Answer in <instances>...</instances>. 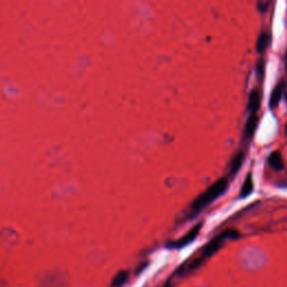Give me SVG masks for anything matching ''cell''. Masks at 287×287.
I'll list each match as a JSON object with an SVG mask.
<instances>
[{
    "label": "cell",
    "mask_w": 287,
    "mask_h": 287,
    "mask_svg": "<svg viewBox=\"0 0 287 287\" xmlns=\"http://www.w3.org/2000/svg\"><path fill=\"white\" fill-rule=\"evenodd\" d=\"M227 186H228L227 178L223 177L218 179L216 183H213L211 186H209L206 191L200 194V196H198L196 200L191 203V208L196 211L202 210V209L206 208L209 203L215 201L220 194L225 192Z\"/></svg>",
    "instance_id": "1"
},
{
    "label": "cell",
    "mask_w": 287,
    "mask_h": 287,
    "mask_svg": "<svg viewBox=\"0 0 287 287\" xmlns=\"http://www.w3.org/2000/svg\"><path fill=\"white\" fill-rule=\"evenodd\" d=\"M226 235H225V232L221 233L220 236H218L216 237L215 239H212L210 242H208V244L204 246V248L202 249V252H201V258H207V257H210L211 255L215 254V252L219 249V248L221 247L222 245V242L223 240L226 239Z\"/></svg>",
    "instance_id": "2"
},
{
    "label": "cell",
    "mask_w": 287,
    "mask_h": 287,
    "mask_svg": "<svg viewBox=\"0 0 287 287\" xmlns=\"http://www.w3.org/2000/svg\"><path fill=\"white\" fill-rule=\"evenodd\" d=\"M200 229H201V225H198L194 228H192V229L189 230L185 236L182 237L181 239H178L177 241H175L173 246L176 247V248H182L184 246L191 244V242L196 239L197 236L199 235V231H200Z\"/></svg>",
    "instance_id": "3"
},
{
    "label": "cell",
    "mask_w": 287,
    "mask_h": 287,
    "mask_svg": "<svg viewBox=\"0 0 287 287\" xmlns=\"http://www.w3.org/2000/svg\"><path fill=\"white\" fill-rule=\"evenodd\" d=\"M261 97L259 91L254 90L249 94V99H248V110H249L250 115L252 114H256L257 111L259 110V107H260V100Z\"/></svg>",
    "instance_id": "4"
},
{
    "label": "cell",
    "mask_w": 287,
    "mask_h": 287,
    "mask_svg": "<svg viewBox=\"0 0 287 287\" xmlns=\"http://www.w3.org/2000/svg\"><path fill=\"white\" fill-rule=\"evenodd\" d=\"M257 126H258V116H257L256 114H252L249 116V118H248L247 123H246L245 135L248 136V137H250V136L254 135Z\"/></svg>",
    "instance_id": "5"
},
{
    "label": "cell",
    "mask_w": 287,
    "mask_h": 287,
    "mask_svg": "<svg viewBox=\"0 0 287 287\" xmlns=\"http://www.w3.org/2000/svg\"><path fill=\"white\" fill-rule=\"evenodd\" d=\"M269 42H270V36L269 34L267 33H261L260 35L257 38V42H256V50L258 53H262L264 52L267 47L269 45Z\"/></svg>",
    "instance_id": "6"
},
{
    "label": "cell",
    "mask_w": 287,
    "mask_h": 287,
    "mask_svg": "<svg viewBox=\"0 0 287 287\" xmlns=\"http://www.w3.org/2000/svg\"><path fill=\"white\" fill-rule=\"evenodd\" d=\"M269 165L271 167H274L277 171H280L281 168L284 167V163H283V158H281V155L278 152L273 153L268 158Z\"/></svg>",
    "instance_id": "7"
},
{
    "label": "cell",
    "mask_w": 287,
    "mask_h": 287,
    "mask_svg": "<svg viewBox=\"0 0 287 287\" xmlns=\"http://www.w3.org/2000/svg\"><path fill=\"white\" fill-rule=\"evenodd\" d=\"M281 95H283V87H281L280 85L276 86L275 90L273 91V93H271L270 95V101H269L270 108L274 109L279 105V102L281 100Z\"/></svg>",
    "instance_id": "8"
},
{
    "label": "cell",
    "mask_w": 287,
    "mask_h": 287,
    "mask_svg": "<svg viewBox=\"0 0 287 287\" xmlns=\"http://www.w3.org/2000/svg\"><path fill=\"white\" fill-rule=\"evenodd\" d=\"M252 189H254V182H252L251 174H249L246 177L244 184H242V187H241V191H240V197L245 198L247 196H249V194L252 192Z\"/></svg>",
    "instance_id": "9"
},
{
    "label": "cell",
    "mask_w": 287,
    "mask_h": 287,
    "mask_svg": "<svg viewBox=\"0 0 287 287\" xmlns=\"http://www.w3.org/2000/svg\"><path fill=\"white\" fill-rule=\"evenodd\" d=\"M244 159H245V154L242 152H239L235 157H233L232 162H231V166H230L232 174H235L239 171V168L241 167L242 163H244Z\"/></svg>",
    "instance_id": "10"
},
{
    "label": "cell",
    "mask_w": 287,
    "mask_h": 287,
    "mask_svg": "<svg viewBox=\"0 0 287 287\" xmlns=\"http://www.w3.org/2000/svg\"><path fill=\"white\" fill-rule=\"evenodd\" d=\"M127 278H128L127 273H126V271H120L119 274L116 275L115 279L113 281V285L117 286V287L123 286L126 283V280H127Z\"/></svg>",
    "instance_id": "11"
},
{
    "label": "cell",
    "mask_w": 287,
    "mask_h": 287,
    "mask_svg": "<svg viewBox=\"0 0 287 287\" xmlns=\"http://www.w3.org/2000/svg\"><path fill=\"white\" fill-rule=\"evenodd\" d=\"M286 67H287V53H286Z\"/></svg>",
    "instance_id": "12"
},
{
    "label": "cell",
    "mask_w": 287,
    "mask_h": 287,
    "mask_svg": "<svg viewBox=\"0 0 287 287\" xmlns=\"http://www.w3.org/2000/svg\"><path fill=\"white\" fill-rule=\"evenodd\" d=\"M286 131H287V126H286Z\"/></svg>",
    "instance_id": "13"
}]
</instances>
